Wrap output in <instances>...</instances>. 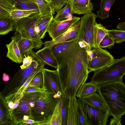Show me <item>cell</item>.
I'll list each match as a JSON object with an SVG mask.
<instances>
[{
	"label": "cell",
	"mask_w": 125,
	"mask_h": 125,
	"mask_svg": "<svg viewBox=\"0 0 125 125\" xmlns=\"http://www.w3.org/2000/svg\"><path fill=\"white\" fill-rule=\"evenodd\" d=\"M62 118L59 101L57 102L52 117L50 121L45 125H62Z\"/></svg>",
	"instance_id": "cell-31"
},
{
	"label": "cell",
	"mask_w": 125,
	"mask_h": 125,
	"mask_svg": "<svg viewBox=\"0 0 125 125\" xmlns=\"http://www.w3.org/2000/svg\"><path fill=\"white\" fill-rule=\"evenodd\" d=\"M81 20L79 21L67 31L55 38L50 41H46L43 43L45 46H49L55 43L72 40L77 37L80 25Z\"/></svg>",
	"instance_id": "cell-13"
},
{
	"label": "cell",
	"mask_w": 125,
	"mask_h": 125,
	"mask_svg": "<svg viewBox=\"0 0 125 125\" xmlns=\"http://www.w3.org/2000/svg\"><path fill=\"white\" fill-rule=\"evenodd\" d=\"M78 102L90 125H106L110 114L108 108L104 109L94 107L85 103L81 97Z\"/></svg>",
	"instance_id": "cell-9"
},
{
	"label": "cell",
	"mask_w": 125,
	"mask_h": 125,
	"mask_svg": "<svg viewBox=\"0 0 125 125\" xmlns=\"http://www.w3.org/2000/svg\"><path fill=\"white\" fill-rule=\"evenodd\" d=\"M87 53L89 73L105 67L114 59L108 51L100 47L94 48Z\"/></svg>",
	"instance_id": "cell-10"
},
{
	"label": "cell",
	"mask_w": 125,
	"mask_h": 125,
	"mask_svg": "<svg viewBox=\"0 0 125 125\" xmlns=\"http://www.w3.org/2000/svg\"><path fill=\"white\" fill-rule=\"evenodd\" d=\"M57 14L53 17L57 21H62L71 18L73 17L69 1L65 7L61 10L56 12Z\"/></svg>",
	"instance_id": "cell-28"
},
{
	"label": "cell",
	"mask_w": 125,
	"mask_h": 125,
	"mask_svg": "<svg viewBox=\"0 0 125 125\" xmlns=\"http://www.w3.org/2000/svg\"><path fill=\"white\" fill-rule=\"evenodd\" d=\"M108 30L101 24L96 22L94 26V48L99 47L100 42L107 34Z\"/></svg>",
	"instance_id": "cell-26"
},
{
	"label": "cell",
	"mask_w": 125,
	"mask_h": 125,
	"mask_svg": "<svg viewBox=\"0 0 125 125\" xmlns=\"http://www.w3.org/2000/svg\"><path fill=\"white\" fill-rule=\"evenodd\" d=\"M42 71L36 74L31 81L27 87L31 86H36L40 88L43 87V75Z\"/></svg>",
	"instance_id": "cell-36"
},
{
	"label": "cell",
	"mask_w": 125,
	"mask_h": 125,
	"mask_svg": "<svg viewBox=\"0 0 125 125\" xmlns=\"http://www.w3.org/2000/svg\"><path fill=\"white\" fill-rule=\"evenodd\" d=\"M8 51L6 56L13 62L20 63L22 62L23 58L18 45L16 42L12 40L10 43L5 45Z\"/></svg>",
	"instance_id": "cell-18"
},
{
	"label": "cell",
	"mask_w": 125,
	"mask_h": 125,
	"mask_svg": "<svg viewBox=\"0 0 125 125\" xmlns=\"http://www.w3.org/2000/svg\"><path fill=\"white\" fill-rule=\"evenodd\" d=\"M42 72L43 75V87L46 91L54 95H56L60 91L62 93L57 70H51L44 68Z\"/></svg>",
	"instance_id": "cell-11"
},
{
	"label": "cell",
	"mask_w": 125,
	"mask_h": 125,
	"mask_svg": "<svg viewBox=\"0 0 125 125\" xmlns=\"http://www.w3.org/2000/svg\"><path fill=\"white\" fill-rule=\"evenodd\" d=\"M46 0L48 2H49L51 4L52 3L53 1V0Z\"/></svg>",
	"instance_id": "cell-44"
},
{
	"label": "cell",
	"mask_w": 125,
	"mask_h": 125,
	"mask_svg": "<svg viewBox=\"0 0 125 125\" xmlns=\"http://www.w3.org/2000/svg\"><path fill=\"white\" fill-rule=\"evenodd\" d=\"M62 118V125H67L69 98L62 96L58 98Z\"/></svg>",
	"instance_id": "cell-27"
},
{
	"label": "cell",
	"mask_w": 125,
	"mask_h": 125,
	"mask_svg": "<svg viewBox=\"0 0 125 125\" xmlns=\"http://www.w3.org/2000/svg\"><path fill=\"white\" fill-rule=\"evenodd\" d=\"M98 86L97 92L113 117L109 125H121V117L125 114V84L122 81H115Z\"/></svg>",
	"instance_id": "cell-2"
},
{
	"label": "cell",
	"mask_w": 125,
	"mask_h": 125,
	"mask_svg": "<svg viewBox=\"0 0 125 125\" xmlns=\"http://www.w3.org/2000/svg\"><path fill=\"white\" fill-rule=\"evenodd\" d=\"M48 92L23 93L19 105L12 113V125H20L23 120L30 119L31 107L34 103Z\"/></svg>",
	"instance_id": "cell-7"
},
{
	"label": "cell",
	"mask_w": 125,
	"mask_h": 125,
	"mask_svg": "<svg viewBox=\"0 0 125 125\" xmlns=\"http://www.w3.org/2000/svg\"><path fill=\"white\" fill-rule=\"evenodd\" d=\"M45 64L36 55L31 65L24 69H20L18 71L6 85L0 94L8 100L16 93L32 73L37 70L43 69Z\"/></svg>",
	"instance_id": "cell-3"
},
{
	"label": "cell",
	"mask_w": 125,
	"mask_h": 125,
	"mask_svg": "<svg viewBox=\"0 0 125 125\" xmlns=\"http://www.w3.org/2000/svg\"><path fill=\"white\" fill-rule=\"evenodd\" d=\"M68 0H53L51 4L54 11L57 12L61 10L68 2Z\"/></svg>",
	"instance_id": "cell-38"
},
{
	"label": "cell",
	"mask_w": 125,
	"mask_h": 125,
	"mask_svg": "<svg viewBox=\"0 0 125 125\" xmlns=\"http://www.w3.org/2000/svg\"><path fill=\"white\" fill-rule=\"evenodd\" d=\"M19 10H39L38 7L34 2L28 0H12Z\"/></svg>",
	"instance_id": "cell-32"
},
{
	"label": "cell",
	"mask_w": 125,
	"mask_h": 125,
	"mask_svg": "<svg viewBox=\"0 0 125 125\" xmlns=\"http://www.w3.org/2000/svg\"><path fill=\"white\" fill-rule=\"evenodd\" d=\"M80 19V17L74 16L71 18L62 21H57L53 18L47 32L52 39H53L66 32Z\"/></svg>",
	"instance_id": "cell-12"
},
{
	"label": "cell",
	"mask_w": 125,
	"mask_h": 125,
	"mask_svg": "<svg viewBox=\"0 0 125 125\" xmlns=\"http://www.w3.org/2000/svg\"><path fill=\"white\" fill-rule=\"evenodd\" d=\"M15 22L11 17L0 18V34L5 35L12 31Z\"/></svg>",
	"instance_id": "cell-25"
},
{
	"label": "cell",
	"mask_w": 125,
	"mask_h": 125,
	"mask_svg": "<svg viewBox=\"0 0 125 125\" xmlns=\"http://www.w3.org/2000/svg\"><path fill=\"white\" fill-rule=\"evenodd\" d=\"M39 12V10H15L11 13V17L15 22L21 18L29 17L32 14Z\"/></svg>",
	"instance_id": "cell-29"
},
{
	"label": "cell",
	"mask_w": 125,
	"mask_h": 125,
	"mask_svg": "<svg viewBox=\"0 0 125 125\" xmlns=\"http://www.w3.org/2000/svg\"><path fill=\"white\" fill-rule=\"evenodd\" d=\"M78 40V38L77 37L75 39L71 41L57 43L46 46L50 47L51 48L53 53L56 59Z\"/></svg>",
	"instance_id": "cell-21"
},
{
	"label": "cell",
	"mask_w": 125,
	"mask_h": 125,
	"mask_svg": "<svg viewBox=\"0 0 125 125\" xmlns=\"http://www.w3.org/2000/svg\"><path fill=\"white\" fill-rule=\"evenodd\" d=\"M53 18V15L41 16L39 14L37 24L40 30L39 36L41 39L45 37L48 27Z\"/></svg>",
	"instance_id": "cell-22"
},
{
	"label": "cell",
	"mask_w": 125,
	"mask_h": 125,
	"mask_svg": "<svg viewBox=\"0 0 125 125\" xmlns=\"http://www.w3.org/2000/svg\"><path fill=\"white\" fill-rule=\"evenodd\" d=\"M115 0H101L99 10L97 11V17L101 20L108 18L109 12Z\"/></svg>",
	"instance_id": "cell-24"
},
{
	"label": "cell",
	"mask_w": 125,
	"mask_h": 125,
	"mask_svg": "<svg viewBox=\"0 0 125 125\" xmlns=\"http://www.w3.org/2000/svg\"><path fill=\"white\" fill-rule=\"evenodd\" d=\"M39 14V12L37 13L19 19L15 22L13 30L15 34L33 41L40 48L43 43L39 35L40 30L37 24Z\"/></svg>",
	"instance_id": "cell-5"
},
{
	"label": "cell",
	"mask_w": 125,
	"mask_h": 125,
	"mask_svg": "<svg viewBox=\"0 0 125 125\" xmlns=\"http://www.w3.org/2000/svg\"><path fill=\"white\" fill-rule=\"evenodd\" d=\"M115 42L108 34H106L100 42L99 46L101 48L111 49L114 46Z\"/></svg>",
	"instance_id": "cell-37"
},
{
	"label": "cell",
	"mask_w": 125,
	"mask_h": 125,
	"mask_svg": "<svg viewBox=\"0 0 125 125\" xmlns=\"http://www.w3.org/2000/svg\"><path fill=\"white\" fill-rule=\"evenodd\" d=\"M56 59L62 96L77 97L90 73L86 47L78 39Z\"/></svg>",
	"instance_id": "cell-1"
},
{
	"label": "cell",
	"mask_w": 125,
	"mask_h": 125,
	"mask_svg": "<svg viewBox=\"0 0 125 125\" xmlns=\"http://www.w3.org/2000/svg\"><path fill=\"white\" fill-rule=\"evenodd\" d=\"M76 97L69 98L67 125H80L78 100Z\"/></svg>",
	"instance_id": "cell-16"
},
{
	"label": "cell",
	"mask_w": 125,
	"mask_h": 125,
	"mask_svg": "<svg viewBox=\"0 0 125 125\" xmlns=\"http://www.w3.org/2000/svg\"><path fill=\"white\" fill-rule=\"evenodd\" d=\"M54 94L47 93L34 103L31 107L30 119L41 122L40 125H44L51 119L54 111L57 98Z\"/></svg>",
	"instance_id": "cell-6"
},
{
	"label": "cell",
	"mask_w": 125,
	"mask_h": 125,
	"mask_svg": "<svg viewBox=\"0 0 125 125\" xmlns=\"http://www.w3.org/2000/svg\"><path fill=\"white\" fill-rule=\"evenodd\" d=\"M90 82L98 85L115 81H122L125 75V56L114 60L108 65L94 71Z\"/></svg>",
	"instance_id": "cell-4"
},
{
	"label": "cell",
	"mask_w": 125,
	"mask_h": 125,
	"mask_svg": "<svg viewBox=\"0 0 125 125\" xmlns=\"http://www.w3.org/2000/svg\"><path fill=\"white\" fill-rule=\"evenodd\" d=\"M72 14H86L90 13L93 9L90 0H68Z\"/></svg>",
	"instance_id": "cell-14"
},
{
	"label": "cell",
	"mask_w": 125,
	"mask_h": 125,
	"mask_svg": "<svg viewBox=\"0 0 125 125\" xmlns=\"http://www.w3.org/2000/svg\"><path fill=\"white\" fill-rule=\"evenodd\" d=\"M30 0V1H32V2H34V0Z\"/></svg>",
	"instance_id": "cell-45"
},
{
	"label": "cell",
	"mask_w": 125,
	"mask_h": 125,
	"mask_svg": "<svg viewBox=\"0 0 125 125\" xmlns=\"http://www.w3.org/2000/svg\"><path fill=\"white\" fill-rule=\"evenodd\" d=\"M98 86L91 82L85 83L82 87L77 98L86 96L94 92H98Z\"/></svg>",
	"instance_id": "cell-30"
},
{
	"label": "cell",
	"mask_w": 125,
	"mask_h": 125,
	"mask_svg": "<svg viewBox=\"0 0 125 125\" xmlns=\"http://www.w3.org/2000/svg\"><path fill=\"white\" fill-rule=\"evenodd\" d=\"M81 98L85 103L91 106L104 109L108 108L100 95L96 92Z\"/></svg>",
	"instance_id": "cell-19"
},
{
	"label": "cell",
	"mask_w": 125,
	"mask_h": 125,
	"mask_svg": "<svg viewBox=\"0 0 125 125\" xmlns=\"http://www.w3.org/2000/svg\"><path fill=\"white\" fill-rule=\"evenodd\" d=\"M97 17L95 14L91 13L80 18L81 23L77 37L78 41L82 43L87 51L95 47L94 26Z\"/></svg>",
	"instance_id": "cell-8"
},
{
	"label": "cell",
	"mask_w": 125,
	"mask_h": 125,
	"mask_svg": "<svg viewBox=\"0 0 125 125\" xmlns=\"http://www.w3.org/2000/svg\"><path fill=\"white\" fill-rule=\"evenodd\" d=\"M107 34L116 43H120L125 42V31L121 30H108Z\"/></svg>",
	"instance_id": "cell-33"
},
{
	"label": "cell",
	"mask_w": 125,
	"mask_h": 125,
	"mask_svg": "<svg viewBox=\"0 0 125 125\" xmlns=\"http://www.w3.org/2000/svg\"><path fill=\"white\" fill-rule=\"evenodd\" d=\"M116 27L119 30L125 31V21L119 23Z\"/></svg>",
	"instance_id": "cell-41"
},
{
	"label": "cell",
	"mask_w": 125,
	"mask_h": 125,
	"mask_svg": "<svg viewBox=\"0 0 125 125\" xmlns=\"http://www.w3.org/2000/svg\"><path fill=\"white\" fill-rule=\"evenodd\" d=\"M19 10L12 0H0V18L11 17V11Z\"/></svg>",
	"instance_id": "cell-20"
},
{
	"label": "cell",
	"mask_w": 125,
	"mask_h": 125,
	"mask_svg": "<svg viewBox=\"0 0 125 125\" xmlns=\"http://www.w3.org/2000/svg\"><path fill=\"white\" fill-rule=\"evenodd\" d=\"M0 107H1L6 117L8 125H12V114L8 107L6 99L1 94L0 95Z\"/></svg>",
	"instance_id": "cell-34"
},
{
	"label": "cell",
	"mask_w": 125,
	"mask_h": 125,
	"mask_svg": "<svg viewBox=\"0 0 125 125\" xmlns=\"http://www.w3.org/2000/svg\"><path fill=\"white\" fill-rule=\"evenodd\" d=\"M35 55L32 50L28 52L23 58L22 64L20 66L21 69L23 70L29 67L34 60Z\"/></svg>",
	"instance_id": "cell-35"
},
{
	"label": "cell",
	"mask_w": 125,
	"mask_h": 125,
	"mask_svg": "<svg viewBox=\"0 0 125 125\" xmlns=\"http://www.w3.org/2000/svg\"><path fill=\"white\" fill-rule=\"evenodd\" d=\"M2 79L3 81L4 82H7L9 81V75L5 73H4L2 74Z\"/></svg>",
	"instance_id": "cell-43"
},
{
	"label": "cell",
	"mask_w": 125,
	"mask_h": 125,
	"mask_svg": "<svg viewBox=\"0 0 125 125\" xmlns=\"http://www.w3.org/2000/svg\"><path fill=\"white\" fill-rule=\"evenodd\" d=\"M37 5L41 16H52L55 11L51 4L46 0H34Z\"/></svg>",
	"instance_id": "cell-23"
},
{
	"label": "cell",
	"mask_w": 125,
	"mask_h": 125,
	"mask_svg": "<svg viewBox=\"0 0 125 125\" xmlns=\"http://www.w3.org/2000/svg\"><path fill=\"white\" fill-rule=\"evenodd\" d=\"M45 92L47 91L43 87L42 88H40L36 86H31L27 87L23 93L34 92Z\"/></svg>",
	"instance_id": "cell-40"
},
{
	"label": "cell",
	"mask_w": 125,
	"mask_h": 125,
	"mask_svg": "<svg viewBox=\"0 0 125 125\" xmlns=\"http://www.w3.org/2000/svg\"><path fill=\"white\" fill-rule=\"evenodd\" d=\"M78 109L80 125H90L80 105L78 102Z\"/></svg>",
	"instance_id": "cell-39"
},
{
	"label": "cell",
	"mask_w": 125,
	"mask_h": 125,
	"mask_svg": "<svg viewBox=\"0 0 125 125\" xmlns=\"http://www.w3.org/2000/svg\"><path fill=\"white\" fill-rule=\"evenodd\" d=\"M11 39L17 43L23 58L28 52L32 50V49H37L40 48L38 45L33 41L23 38L15 34L12 37Z\"/></svg>",
	"instance_id": "cell-15"
},
{
	"label": "cell",
	"mask_w": 125,
	"mask_h": 125,
	"mask_svg": "<svg viewBox=\"0 0 125 125\" xmlns=\"http://www.w3.org/2000/svg\"><path fill=\"white\" fill-rule=\"evenodd\" d=\"M23 96V94H22L18 99L16 100L14 103L13 105V110L17 108L19 105L20 100L22 97Z\"/></svg>",
	"instance_id": "cell-42"
},
{
	"label": "cell",
	"mask_w": 125,
	"mask_h": 125,
	"mask_svg": "<svg viewBox=\"0 0 125 125\" xmlns=\"http://www.w3.org/2000/svg\"><path fill=\"white\" fill-rule=\"evenodd\" d=\"M35 54L45 64L53 67L56 69H58V62L50 47L45 46L43 48L36 52Z\"/></svg>",
	"instance_id": "cell-17"
}]
</instances>
